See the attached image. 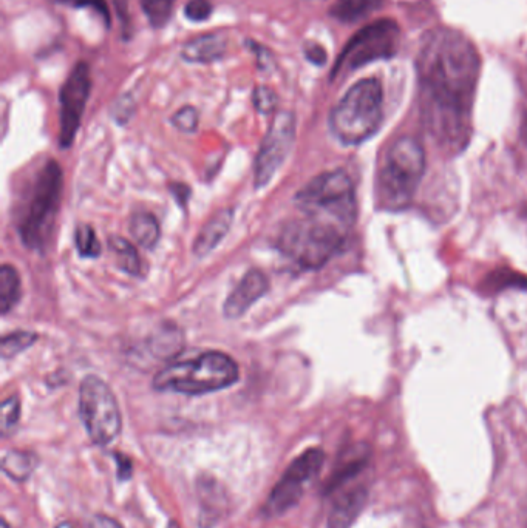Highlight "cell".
I'll return each mask as SVG.
<instances>
[{
	"mask_svg": "<svg viewBox=\"0 0 527 528\" xmlns=\"http://www.w3.org/2000/svg\"><path fill=\"white\" fill-rule=\"evenodd\" d=\"M55 528H75V525H73L70 521H62L59 522V524L56 525Z\"/></svg>",
	"mask_w": 527,
	"mask_h": 528,
	"instance_id": "obj_36",
	"label": "cell"
},
{
	"mask_svg": "<svg viewBox=\"0 0 527 528\" xmlns=\"http://www.w3.org/2000/svg\"><path fill=\"white\" fill-rule=\"evenodd\" d=\"M226 53V38L221 34H204L201 38L187 42L181 50V58L194 64H209L218 61Z\"/></svg>",
	"mask_w": 527,
	"mask_h": 528,
	"instance_id": "obj_17",
	"label": "cell"
},
{
	"mask_svg": "<svg viewBox=\"0 0 527 528\" xmlns=\"http://www.w3.org/2000/svg\"><path fill=\"white\" fill-rule=\"evenodd\" d=\"M166 528H180V524L172 519V521H169V524H167Z\"/></svg>",
	"mask_w": 527,
	"mask_h": 528,
	"instance_id": "obj_37",
	"label": "cell"
},
{
	"mask_svg": "<svg viewBox=\"0 0 527 528\" xmlns=\"http://www.w3.org/2000/svg\"><path fill=\"white\" fill-rule=\"evenodd\" d=\"M2 528H11L10 524H8V521L5 518H2Z\"/></svg>",
	"mask_w": 527,
	"mask_h": 528,
	"instance_id": "obj_38",
	"label": "cell"
},
{
	"mask_svg": "<svg viewBox=\"0 0 527 528\" xmlns=\"http://www.w3.org/2000/svg\"><path fill=\"white\" fill-rule=\"evenodd\" d=\"M425 172L424 147L412 136L391 144L378 178L379 203L387 210L405 209L415 198Z\"/></svg>",
	"mask_w": 527,
	"mask_h": 528,
	"instance_id": "obj_6",
	"label": "cell"
},
{
	"mask_svg": "<svg viewBox=\"0 0 527 528\" xmlns=\"http://www.w3.org/2000/svg\"><path fill=\"white\" fill-rule=\"evenodd\" d=\"M382 5L384 0H337L331 7L330 14L342 24H356L378 11Z\"/></svg>",
	"mask_w": 527,
	"mask_h": 528,
	"instance_id": "obj_19",
	"label": "cell"
},
{
	"mask_svg": "<svg viewBox=\"0 0 527 528\" xmlns=\"http://www.w3.org/2000/svg\"><path fill=\"white\" fill-rule=\"evenodd\" d=\"M234 220V210L223 209L215 214L208 223L204 224L194 244V254L197 257H206L217 248L220 241L228 235Z\"/></svg>",
	"mask_w": 527,
	"mask_h": 528,
	"instance_id": "obj_16",
	"label": "cell"
},
{
	"mask_svg": "<svg viewBox=\"0 0 527 528\" xmlns=\"http://www.w3.org/2000/svg\"><path fill=\"white\" fill-rule=\"evenodd\" d=\"M294 138H296V118L293 113H277L255 160L254 178L257 189H262L271 183L277 170L285 163L286 156L291 152Z\"/></svg>",
	"mask_w": 527,
	"mask_h": 528,
	"instance_id": "obj_11",
	"label": "cell"
},
{
	"mask_svg": "<svg viewBox=\"0 0 527 528\" xmlns=\"http://www.w3.org/2000/svg\"><path fill=\"white\" fill-rule=\"evenodd\" d=\"M153 352L157 354L161 359H167V357L175 356L180 352L181 339L180 331L175 326H167L160 331L155 339L152 340Z\"/></svg>",
	"mask_w": 527,
	"mask_h": 528,
	"instance_id": "obj_23",
	"label": "cell"
},
{
	"mask_svg": "<svg viewBox=\"0 0 527 528\" xmlns=\"http://www.w3.org/2000/svg\"><path fill=\"white\" fill-rule=\"evenodd\" d=\"M294 201L303 215L330 221L345 231L350 232L356 223V193L345 170H331L316 176L299 190Z\"/></svg>",
	"mask_w": 527,
	"mask_h": 528,
	"instance_id": "obj_7",
	"label": "cell"
},
{
	"mask_svg": "<svg viewBox=\"0 0 527 528\" xmlns=\"http://www.w3.org/2000/svg\"><path fill=\"white\" fill-rule=\"evenodd\" d=\"M184 14L192 22H203L212 14V5L208 0H191L184 8Z\"/></svg>",
	"mask_w": 527,
	"mask_h": 528,
	"instance_id": "obj_30",
	"label": "cell"
},
{
	"mask_svg": "<svg viewBox=\"0 0 527 528\" xmlns=\"http://www.w3.org/2000/svg\"><path fill=\"white\" fill-rule=\"evenodd\" d=\"M62 2L76 8H92V10H95L104 19L106 24H109L110 14L106 0H62Z\"/></svg>",
	"mask_w": 527,
	"mask_h": 528,
	"instance_id": "obj_31",
	"label": "cell"
},
{
	"mask_svg": "<svg viewBox=\"0 0 527 528\" xmlns=\"http://www.w3.org/2000/svg\"><path fill=\"white\" fill-rule=\"evenodd\" d=\"M110 249L115 254L119 268L130 275L141 274V258L136 252L135 246L129 240L121 237H112L109 241Z\"/></svg>",
	"mask_w": 527,
	"mask_h": 528,
	"instance_id": "obj_22",
	"label": "cell"
},
{
	"mask_svg": "<svg viewBox=\"0 0 527 528\" xmlns=\"http://www.w3.org/2000/svg\"><path fill=\"white\" fill-rule=\"evenodd\" d=\"M524 135H526V143H527V116H526V121H524Z\"/></svg>",
	"mask_w": 527,
	"mask_h": 528,
	"instance_id": "obj_39",
	"label": "cell"
},
{
	"mask_svg": "<svg viewBox=\"0 0 527 528\" xmlns=\"http://www.w3.org/2000/svg\"><path fill=\"white\" fill-rule=\"evenodd\" d=\"M92 90L89 65L79 62L73 72L62 85L61 95V130H59V146L68 149L75 141L76 133L81 126L85 104L89 101Z\"/></svg>",
	"mask_w": 527,
	"mask_h": 528,
	"instance_id": "obj_12",
	"label": "cell"
},
{
	"mask_svg": "<svg viewBox=\"0 0 527 528\" xmlns=\"http://www.w3.org/2000/svg\"><path fill=\"white\" fill-rule=\"evenodd\" d=\"M323 464L325 453L322 448H308L300 453L272 487L263 505L262 515L266 519L280 518L297 507L305 496L306 488L316 481Z\"/></svg>",
	"mask_w": 527,
	"mask_h": 528,
	"instance_id": "obj_9",
	"label": "cell"
},
{
	"mask_svg": "<svg viewBox=\"0 0 527 528\" xmlns=\"http://www.w3.org/2000/svg\"><path fill=\"white\" fill-rule=\"evenodd\" d=\"M38 464V456L31 451L8 450L2 457V471L5 476L19 484H24L33 476Z\"/></svg>",
	"mask_w": 527,
	"mask_h": 528,
	"instance_id": "obj_18",
	"label": "cell"
},
{
	"mask_svg": "<svg viewBox=\"0 0 527 528\" xmlns=\"http://www.w3.org/2000/svg\"><path fill=\"white\" fill-rule=\"evenodd\" d=\"M384 109V92L376 78L362 79L337 102L330 129L345 146H357L378 132Z\"/></svg>",
	"mask_w": 527,
	"mask_h": 528,
	"instance_id": "obj_5",
	"label": "cell"
},
{
	"mask_svg": "<svg viewBox=\"0 0 527 528\" xmlns=\"http://www.w3.org/2000/svg\"><path fill=\"white\" fill-rule=\"evenodd\" d=\"M249 44L254 47L252 50H254L255 55H257V61H259L260 68L265 70V68L272 67V61H274V59H272L271 53H269L265 47H260V45L254 44V42H249Z\"/></svg>",
	"mask_w": 527,
	"mask_h": 528,
	"instance_id": "obj_35",
	"label": "cell"
},
{
	"mask_svg": "<svg viewBox=\"0 0 527 528\" xmlns=\"http://www.w3.org/2000/svg\"><path fill=\"white\" fill-rule=\"evenodd\" d=\"M331 496H334V501L328 515V528H350L367 502V488L347 484Z\"/></svg>",
	"mask_w": 527,
	"mask_h": 528,
	"instance_id": "obj_14",
	"label": "cell"
},
{
	"mask_svg": "<svg viewBox=\"0 0 527 528\" xmlns=\"http://www.w3.org/2000/svg\"><path fill=\"white\" fill-rule=\"evenodd\" d=\"M21 298V277L11 264L0 269V311L7 315Z\"/></svg>",
	"mask_w": 527,
	"mask_h": 528,
	"instance_id": "obj_21",
	"label": "cell"
},
{
	"mask_svg": "<svg viewBox=\"0 0 527 528\" xmlns=\"http://www.w3.org/2000/svg\"><path fill=\"white\" fill-rule=\"evenodd\" d=\"M129 229L133 240L144 249H153L160 241V223L157 218L147 212L133 215Z\"/></svg>",
	"mask_w": 527,
	"mask_h": 528,
	"instance_id": "obj_20",
	"label": "cell"
},
{
	"mask_svg": "<svg viewBox=\"0 0 527 528\" xmlns=\"http://www.w3.org/2000/svg\"><path fill=\"white\" fill-rule=\"evenodd\" d=\"M19 420H21V400L16 396L8 397L2 403V419H0L2 436L7 437L8 434L13 433Z\"/></svg>",
	"mask_w": 527,
	"mask_h": 528,
	"instance_id": "obj_27",
	"label": "cell"
},
{
	"mask_svg": "<svg viewBox=\"0 0 527 528\" xmlns=\"http://www.w3.org/2000/svg\"><path fill=\"white\" fill-rule=\"evenodd\" d=\"M62 170L55 160L47 161L31 181L17 210V232L31 251H44L55 227L61 206Z\"/></svg>",
	"mask_w": 527,
	"mask_h": 528,
	"instance_id": "obj_2",
	"label": "cell"
},
{
	"mask_svg": "<svg viewBox=\"0 0 527 528\" xmlns=\"http://www.w3.org/2000/svg\"><path fill=\"white\" fill-rule=\"evenodd\" d=\"M401 42L399 25L391 19H381L357 31L345 45L333 68V78L351 72L374 61L391 59L398 53Z\"/></svg>",
	"mask_w": 527,
	"mask_h": 528,
	"instance_id": "obj_10",
	"label": "cell"
},
{
	"mask_svg": "<svg viewBox=\"0 0 527 528\" xmlns=\"http://www.w3.org/2000/svg\"><path fill=\"white\" fill-rule=\"evenodd\" d=\"M84 528H124V525L113 516L95 513L85 521Z\"/></svg>",
	"mask_w": 527,
	"mask_h": 528,
	"instance_id": "obj_33",
	"label": "cell"
},
{
	"mask_svg": "<svg viewBox=\"0 0 527 528\" xmlns=\"http://www.w3.org/2000/svg\"><path fill=\"white\" fill-rule=\"evenodd\" d=\"M305 55L308 61L313 62V64L316 65L325 64V61H327V51L323 50L320 45H308V47L305 48Z\"/></svg>",
	"mask_w": 527,
	"mask_h": 528,
	"instance_id": "obj_34",
	"label": "cell"
},
{
	"mask_svg": "<svg viewBox=\"0 0 527 528\" xmlns=\"http://www.w3.org/2000/svg\"><path fill=\"white\" fill-rule=\"evenodd\" d=\"M140 4L150 25L161 28L169 22L175 0H140Z\"/></svg>",
	"mask_w": 527,
	"mask_h": 528,
	"instance_id": "obj_24",
	"label": "cell"
},
{
	"mask_svg": "<svg viewBox=\"0 0 527 528\" xmlns=\"http://www.w3.org/2000/svg\"><path fill=\"white\" fill-rule=\"evenodd\" d=\"M172 124L180 132L194 133L198 127V112L194 107H183L175 113Z\"/></svg>",
	"mask_w": 527,
	"mask_h": 528,
	"instance_id": "obj_29",
	"label": "cell"
},
{
	"mask_svg": "<svg viewBox=\"0 0 527 528\" xmlns=\"http://www.w3.org/2000/svg\"><path fill=\"white\" fill-rule=\"evenodd\" d=\"M116 462V476H118L119 481L127 482L132 479L133 476V462L127 454L118 453L115 451L113 453Z\"/></svg>",
	"mask_w": 527,
	"mask_h": 528,
	"instance_id": "obj_32",
	"label": "cell"
},
{
	"mask_svg": "<svg viewBox=\"0 0 527 528\" xmlns=\"http://www.w3.org/2000/svg\"><path fill=\"white\" fill-rule=\"evenodd\" d=\"M76 249L84 258H96L101 255V244L96 238L95 231L87 224H81L75 234Z\"/></svg>",
	"mask_w": 527,
	"mask_h": 528,
	"instance_id": "obj_26",
	"label": "cell"
},
{
	"mask_svg": "<svg viewBox=\"0 0 527 528\" xmlns=\"http://www.w3.org/2000/svg\"><path fill=\"white\" fill-rule=\"evenodd\" d=\"M350 232L342 227L303 215L286 224L279 238V248L294 266L303 271L322 268L344 248Z\"/></svg>",
	"mask_w": 527,
	"mask_h": 528,
	"instance_id": "obj_4",
	"label": "cell"
},
{
	"mask_svg": "<svg viewBox=\"0 0 527 528\" xmlns=\"http://www.w3.org/2000/svg\"><path fill=\"white\" fill-rule=\"evenodd\" d=\"M79 417L96 447H107L123 431V416L115 394L104 380L87 376L79 386Z\"/></svg>",
	"mask_w": 527,
	"mask_h": 528,
	"instance_id": "obj_8",
	"label": "cell"
},
{
	"mask_svg": "<svg viewBox=\"0 0 527 528\" xmlns=\"http://www.w3.org/2000/svg\"><path fill=\"white\" fill-rule=\"evenodd\" d=\"M268 289V277L259 269H251L226 298L223 312L228 319H240L260 298L265 297Z\"/></svg>",
	"mask_w": 527,
	"mask_h": 528,
	"instance_id": "obj_13",
	"label": "cell"
},
{
	"mask_svg": "<svg viewBox=\"0 0 527 528\" xmlns=\"http://www.w3.org/2000/svg\"><path fill=\"white\" fill-rule=\"evenodd\" d=\"M38 336L34 332L28 331H17L10 334V336H5L2 340V357L4 359H11V357H16L17 354H21L25 349L30 348L36 343Z\"/></svg>",
	"mask_w": 527,
	"mask_h": 528,
	"instance_id": "obj_25",
	"label": "cell"
},
{
	"mask_svg": "<svg viewBox=\"0 0 527 528\" xmlns=\"http://www.w3.org/2000/svg\"><path fill=\"white\" fill-rule=\"evenodd\" d=\"M370 453L365 445H356L348 448L342 456L339 457L333 473L328 478L327 484L323 487V493L327 496L333 495L334 491L351 484L354 479L367 467Z\"/></svg>",
	"mask_w": 527,
	"mask_h": 528,
	"instance_id": "obj_15",
	"label": "cell"
},
{
	"mask_svg": "<svg viewBox=\"0 0 527 528\" xmlns=\"http://www.w3.org/2000/svg\"><path fill=\"white\" fill-rule=\"evenodd\" d=\"M252 101H254L255 109L259 110L263 115H269V113L274 112L277 104H279V98H277L276 92L269 87L255 88Z\"/></svg>",
	"mask_w": 527,
	"mask_h": 528,
	"instance_id": "obj_28",
	"label": "cell"
},
{
	"mask_svg": "<svg viewBox=\"0 0 527 528\" xmlns=\"http://www.w3.org/2000/svg\"><path fill=\"white\" fill-rule=\"evenodd\" d=\"M237 362L225 352H203L186 362L172 363L153 379V388L163 393L203 396L226 390L238 382Z\"/></svg>",
	"mask_w": 527,
	"mask_h": 528,
	"instance_id": "obj_3",
	"label": "cell"
},
{
	"mask_svg": "<svg viewBox=\"0 0 527 528\" xmlns=\"http://www.w3.org/2000/svg\"><path fill=\"white\" fill-rule=\"evenodd\" d=\"M480 56L467 36L452 28L424 34L418 58L422 113L430 132L447 144H463L480 76Z\"/></svg>",
	"mask_w": 527,
	"mask_h": 528,
	"instance_id": "obj_1",
	"label": "cell"
}]
</instances>
